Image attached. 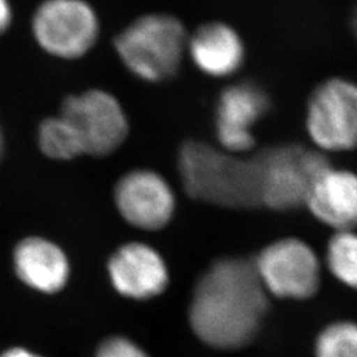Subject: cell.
I'll list each match as a JSON object with an SVG mask.
<instances>
[{"instance_id":"9c48e42d","label":"cell","mask_w":357,"mask_h":357,"mask_svg":"<svg viewBox=\"0 0 357 357\" xmlns=\"http://www.w3.org/2000/svg\"><path fill=\"white\" fill-rule=\"evenodd\" d=\"M270 110L268 93L252 81L222 90L216 105L215 128L220 147L233 153H248L255 147V126Z\"/></svg>"},{"instance_id":"7c38bea8","label":"cell","mask_w":357,"mask_h":357,"mask_svg":"<svg viewBox=\"0 0 357 357\" xmlns=\"http://www.w3.org/2000/svg\"><path fill=\"white\" fill-rule=\"evenodd\" d=\"M109 275L118 293L150 299L166 290L168 271L163 258L144 243L123 245L109 261Z\"/></svg>"},{"instance_id":"7402d4cb","label":"cell","mask_w":357,"mask_h":357,"mask_svg":"<svg viewBox=\"0 0 357 357\" xmlns=\"http://www.w3.org/2000/svg\"><path fill=\"white\" fill-rule=\"evenodd\" d=\"M4 150V138H3V132H1V128H0V155L3 153Z\"/></svg>"},{"instance_id":"3957f363","label":"cell","mask_w":357,"mask_h":357,"mask_svg":"<svg viewBox=\"0 0 357 357\" xmlns=\"http://www.w3.org/2000/svg\"><path fill=\"white\" fill-rule=\"evenodd\" d=\"M185 28L178 17L151 13L138 17L115 38V51L134 76L162 82L178 73L188 51Z\"/></svg>"},{"instance_id":"9a60e30c","label":"cell","mask_w":357,"mask_h":357,"mask_svg":"<svg viewBox=\"0 0 357 357\" xmlns=\"http://www.w3.org/2000/svg\"><path fill=\"white\" fill-rule=\"evenodd\" d=\"M38 141L40 150L56 160H69L85 155L76 130L61 114L50 116L40 123Z\"/></svg>"},{"instance_id":"4fadbf2b","label":"cell","mask_w":357,"mask_h":357,"mask_svg":"<svg viewBox=\"0 0 357 357\" xmlns=\"http://www.w3.org/2000/svg\"><path fill=\"white\" fill-rule=\"evenodd\" d=\"M195 65L208 76H233L243 68L245 45L238 32L225 23L211 22L199 26L188 38Z\"/></svg>"},{"instance_id":"e0dca14e","label":"cell","mask_w":357,"mask_h":357,"mask_svg":"<svg viewBox=\"0 0 357 357\" xmlns=\"http://www.w3.org/2000/svg\"><path fill=\"white\" fill-rule=\"evenodd\" d=\"M315 357H357V323L337 320L318 333L314 345Z\"/></svg>"},{"instance_id":"30bf717a","label":"cell","mask_w":357,"mask_h":357,"mask_svg":"<svg viewBox=\"0 0 357 357\" xmlns=\"http://www.w3.org/2000/svg\"><path fill=\"white\" fill-rule=\"evenodd\" d=\"M115 204L131 225L146 230L166 227L175 212V196L168 181L150 169H134L115 185Z\"/></svg>"},{"instance_id":"277c9868","label":"cell","mask_w":357,"mask_h":357,"mask_svg":"<svg viewBox=\"0 0 357 357\" xmlns=\"http://www.w3.org/2000/svg\"><path fill=\"white\" fill-rule=\"evenodd\" d=\"M262 206L277 212L306 205L314 180L331 166L327 153L296 143L262 149Z\"/></svg>"},{"instance_id":"7a4b0ae2","label":"cell","mask_w":357,"mask_h":357,"mask_svg":"<svg viewBox=\"0 0 357 357\" xmlns=\"http://www.w3.org/2000/svg\"><path fill=\"white\" fill-rule=\"evenodd\" d=\"M262 150L233 153L202 141H187L178 150L185 193L197 202L231 209L262 206Z\"/></svg>"},{"instance_id":"6da1fadb","label":"cell","mask_w":357,"mask_h":357,"mask_svg":"<svg viewBox=\"0 0 357 357\" xmlns=\"http://www.w3.org/2000/svg\"><path fill=\"white\" fill-rule=\"evenodd\" d=\"M270 295L255 259H217L197 282L190 306V324L206 345L236 351L252 344L262 330Z\"/></svg>"},{"instance_id":"5b68a950","label":"cell","mask_w":357,"mask_h":357,"mask_svg":"<svg viewBox=\"0 0 357 357\" xmlns=\"http://www.w3.org/2000/svg\"><path fill=\"white\" fill-rule=\"evenodd\" d=\"M306 131L321 153L357 149V82L332 77L318 84L307 101Z\"/></svg>"},{"instance_id":"ba28073f","label":"cell","mask_w":357,"mask_h":357,"mask_svg":"<svg viewBox=\"0 0 357 357\" xmlns=\"http://www.w3.org/2000/svg\"><path fill=\"white\" fill-rule=\"evenodd\" d=\"M60 114L76 130L85 155L107 156L128 138L126 113L114 96L105 90H86L66 97Z\"/></svg>"},{"instance_id":"ac0fdd59","label":"cell","mask_w":357,"mask_h":357,"mask_svg":"<svg viewBox=\"0 0 357 357\" xmlns=\"http://www.w3.org/2000/svg\"><path fill=\"white\" fill-rule=\"evenodd\" d=\"M96 357H149V355L126 337L114 336L100 345Z\"/></svg>"},{"instance_id":"44dd1931","label":"cell","mask_w":357,"mask_h":357,"mask_svg":"<svg viewBox=\"0 0 357 357\" xmlns=\"http://www.w3.org/2000/svg\"><path fill=\"white\" fill-rule=\"evenodd\" d=\"M351 29H352V33H354V36L356 38L357 43V3L355 8H354L352 16H351Z\"/></svg>"},{"instance_id":"8992f818","label":"cell","mask_w":357,"mask_h":357,"mask_svg":"<svg viewBox=\"0 0 357 357\" xmlns=\"http://www.w3.org/2000/svg\"><path fill=\"white\" fill-rule=\"evenodd\" d=\"M255 265L270 296L307 301L319 291L321 262L301 238L286 237L268 243L255 257Z\"/></svg>"},{"instance_id":"52a82bcc","label":"cell","mask_w":357,"mask_h":357,"mask_svg":"<svg viewBox=\"0 0 357 357\" xmlns=\"http://www.w3.org/2000/svg\"><path fill=\"white\" fill-rule=\"evenodd\" d=\"M32 31L44 51L73 60L93 48L100 23L94 10L84 0H45L33 15Z\"/></svg>"},{"instance_id":"ffe728a7","label":"cell","mask_w":357,"mask_h":357,"mask_svg":"<svg viewBox=\"0 0 357 357\" xmlns=\"http://www.w3.org/2000/svg\"><path fill=\"white\" fill-rule=\"evenodd\" d=\"M0 357H41L31 352V351H26L24 348H13V349H8L6 351L3 355Z\"/></svg>"},{"instance_id":"8fae6325","label":"cell","mask_w":357,"mask_h":357,"mask_svg":"<svg viewBox=\"0 0 357 357\" xmlns=\"http://www.w3.org/2000/svg\"><path fill=\"white\" fill-rule=\"evenodd\" d=\"M305 206L335 233L356 230L357 174L327 167L314 180Z\"/></svg>"},{"instance_id":"2e32d148","label":"cell","mask_w":357,"mask_h":357,"mask_svg":"<svg viewBox=\"0 0 357 357\" xmlns=\"http://www.w3.org/2000/svg\"><path fill=\"white\" fill-rule=\"evenodd\" d=\"M326 265L332 275L357 291V233L336 231L326 249Z\"/></svg>"},{"instance_id":"d6986e66","label":"cell","mask_w":357,"mask_h":357,"mask_svg":"<svg viewBox=\"0 0 357 357\" xmlns=\"http://www.w3.org/2000/svg\"><path fill=\"white\" fill-rule=\"evenodd\" d=\"M13 11L8 0H0V35L11 24Z\"/></svg>"},{"instance_id":"5bb4252c","label":"cell","mask_w":357,"mask_h":357,"mask_svg":"<svg viewBox=\"0 0 357 357\" xmlns=\"http://www.w3.org/2000/svg\"><path fill=\"white\" fill-rule=\"evenodd\" d=\"M13 266L17 277L38 291H60L69 278V262L64 252L54 243L29 237L15 249Z\"/></svg>"}]
</instances>
